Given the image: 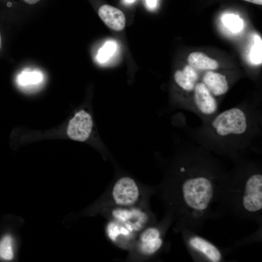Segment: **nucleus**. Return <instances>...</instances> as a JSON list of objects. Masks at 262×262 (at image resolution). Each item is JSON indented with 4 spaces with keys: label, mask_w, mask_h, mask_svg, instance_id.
<instances>
[{
    "label": "nucleus",
    "mask_w": 262,
    "mask_h": 262,
    "mask_svg": "<svg viewBox=\"0 0 262 262\" xmlns=\"http://www.w3.org/2000/svg\"><path fill=\"white\" fill-rule=\"evenodd\" d=\"M21 240L17 233L8 232L0 238V260L6 262L17 259Z\"/></svg>",
    "instance_id": "9d476101"
},
{
    "label": "nucleus",
    "mask_w": 262,
    "mask_h": 262,
    "mask_svg": "<svg viewBox=\"0 0 262 262\" xmlns=\"http://www.w3.org/2000/svg\"><path fill=\"white\" fill-rule=\"evenodd\" d=\"M125 0L126 2H129V3H132L134 1V0Z\"/></svg>",
    "instance_id": "5701e85b"
},
{
    "label": "nucleus",
    "mask_w": 262,
    "mask_h": 262,
    "mask_svg": "<svg viewBox=\"0 0 262 262\" xmlns=\"http://www.w3.org/2000/svg\"><path fill=\"white\" fill-rule=\"evenodd\" d=\"M174 79L177 84L187 91L194 90L198 79L197 70L190 66H186L182 70H177L174 74Z\"/></svg>",
    "instance_id": "ddd939ff"
},
{
    "label": "nucleus",
    "mask_w": 262,
    "mask_h": 262,
    "mask_svg": "<svg viewBox=\"0 0 262 262\" xmlns=\"http://www.w3.org/2000/svg\"><path fill=\"white\" fill-rule=\"evenodd\" d=\"M226 214L262 226V174L256 165L240 164L233 172L226 174L217 216Z\"/></svg>",
    "instance_id": "f03ea898"
},
{
    "label": "nucleus",
    "mask_w": 262,
    "mask_h": 262,
    "mask_svg": "<svg viewBox=\"0 0 262 262\" xmlns=\"http://www.w3.org/2000/svg\"><path fill=\"white\" fill-rule=\"evenodd\" d=\"M25 2L29 4H34L38 2L40 0H23Z\"/></svg>",
    "instance_id": "4be33fe9"
},
{
    "label": "nucleus",
    "mask_w": 262,
    "mask_h": 262,
    "mask_svg": "<svg viewBox=\"0 0 262 262\" xmlns=\"http://www.w3.org/2000/svg\"><path fill=\"white\" fill-rule=\"evenodd\" d=\"M98 14L110 29L119 31L125 28L126 18L124 13L119 9L109 5H103L99 8Z\"/></svg>",
    "instance_id": "9b49d317"
},
{
    "label": "nucleus",
    "mask_w": 262,
    "mask_h": 262,
    "mask_svg": "<svg viewBox=\"0 0 262 262\" xmlns=\"http://www.w3.org/2000/svg\"><path fill=\"white\" fill-rule=\"evenodd\" d=\"M139 196L137 184L134 180L129 177H123L118 179L112 189V198L118 206L133 205L138 201Z\"/></svg>",
    "instance_id": "423d86ee"
},
{
    "label": "nucleus",
    "mask_w": 262,
    "mask_h": 262,
    "mask_svg": "<svg viewBox=\"0 0 262 262\" xmlns=\"http://www.w3.org/2000/svg\"><path fill=\"white\" fill-rule=\"evenodd\" d=\"M41 75L37 72H24L18 77V81L22 85L36 84L41 80Z\"/></svg>",
    "instance_id": "f3484780"
},
{
    "label": "nucleus",
    "mask_w": 262,
    "mask_h": 262,
    "mask_svg": "<svg viewBox=\"0 0 262 262\" xmlns=\"http://www.w3.org/2000/svg\"><path fill=\"white\" fill-rule=\"evenodd\" d=\"M250 58L254 64H260L262 62V41L259 36L255 37V43L251 49Z\"/></svg>",
    "instance_id": "6ab92c4d"
},
{
    "label": "nucleus",
    "mask_w": 262,
    "mask_h": 262,
    "mask_svg": "<svg viewBox=\"0 0 262 262\" xmlns=\"http://www.w3.org/2000/svg\"><path fill=\"white\" fill-rule=\"evenodd\" d=\"M183 243L190 256L195 262L225 261L222 251L210 241L190 229H180Z\"/></svg>",
    "instance_id": "7ed1b4c3"
},
{
    "label": "nucleus",
    "mask_w": 262,
    "mask_h": 262,
    "mask_svg": "<svg viewBox=\"0 0 262 262\" xmlns=\"http://www.w3.org/2000/svg\"><path fill=\"white\" fill-rule=\"evenodd\" d=\"M147 4L150 7H153L155 6L157 0H146Z\"/></svg>",
    "instance_id": "aec40b11"
},
{
    "label": "nucleus",
    "mask_w": 262,
    "mask_h": 262,
    "mask_svg": "<svg viewBox=\"0 0 262 262\" xmlns=\"http://www.w3.org/2000/svg\"><path fill=\"white\" fill-rule=\"evenodd\" d=\"M115 49L116 45L114 42H107L98 52V61L101 63L106 62L114 54Z\"/></svg>",
    "instance_id": "dca6fc26"
},
{
    "label": "nucleus",
    "mask_w": 262,
    "mask_h": 262,
    "mask_svg": "<svg viewBox=\"0 0 262 262\" xmlns=\"http://www.w3.org/2000/svg\"><path fill=\"white\" fill-rule=\"evenodd\" d=\"M189 65L198 70H213L216 69L219 64L215 60L200 52H194L188 57Z\"/></svg>",
    "instance_id": "4468645a"
},
{
    "label": "nucleus",
    "mask_w": 262,
    "mask_h": 262,
    "mask_svg": "<svg viewBox=\"0 0 262 262\" xmlns=\"http://www.w3.org/2000/svg\"><path fill=\"white\" fill-rule=\"evenodd\" d=\"M194 92V101L199 112L206 115H213L217 111L218 103L214 96L202 82H197Z\"/></svg>",
    "instance_id": "1a4fd4ad"
},
{
    "label": "nucleus",
    "mask_w": 262,
    "mask_h": 262,
    "mask_svg": "<svg viewBox=\"0 0 262 262\" xmlns=\"http://www.w3.org/2000/svg\"><path fill=\"white\" fill-rule=\"evenodd\" d=\"M92 126L91 116L84 110H81L69 121L67 134L72 140L82 142L89 137Z\"/></svg>",
    "instance_id": "6e6552de"
},
{
    "label": "nucleus",
    "mask_w": 262,
    "mask_h": 262,
    "mask_svg": "<svg viewBox=\"0 0 262 262\" xmlns=\"http://www.w3.org/2000/svg\"><path fill=\"white\" fill-rule=\"evenodd\" d=\"M212 126L220 136L239 135L246 131L248 121L245 113L240 108L234 107L216 116L212 122Z\"/></svg>",
    "instance_id": "20e7f679"
},
{
    "label": "nucleus",
    "mask_w": 262,
    "mask_h": 262,
    "mask_svg": "<svg viewBox=\"0 0 262 262\" xmlns=\"http://www.w3.org/2000/svg\"><path fill=\"white\" fill-rule=\"evenodd\" d=\"M106 231L108 238L115 243L130 239L134 234L123 224L113 219L108 223Z\"/></svg>",
    "instance_id": "2eb2a0df"
},
{
    "label": "nucleus",
    "mask_w": 262,
    "mask_h": 262,
    "mask_svg": "<svg viewBox=\"0 0 262 262\" xmlns=\"http://www.w3.org/2000/svg\"><path fill=\"white\" fill-rule=\"evenodd\" d=\"M245 1L249 2L252 3L258 4V5H262V0H244Z\"/></svg>",
    "instance_id": "412c9836"
},
{
    "label": "nucleus",
    "mask_w": 262,
    "mask_h": 262,
    "mask_svg": "<svg viewBox=\"0 0 262 262\" xmlns=\"http://www.w3.org/2000/svg\"><path fill=\"white\" fill-rule=\"evenodd\" d=\"M164 229L160 226H151L144 229L139 238V249L143 254L152 256L162 248Z\"/></svg>",
    "instance_id": "0eeeda50"
},
{
    "label": "nucleus",
    "mask_w": 262,
    "mask_h": 262,
    "mask_svg": "<svg viewBox=\"0 0 262 262\" xmlns=\"http://www.w3.org/2000/svg\"><path fill=\"white\" fill-rule=\"evenodd\" d=\"M111 215L112 219L123 224L133 234L143 230L150 220L147 212L131 206L116 207L112 210Z\"/></svg>",
    "instance_id": "39448f33"
},
{
    "label": "nucleus",
    "mask_w": 262,
    "mask_h": 262,
    "mask_svg": "<svg viewBox=\"0 0 262 262\" xmlns=\"http://www.w3.org/2000/svg\"><path fill=\"white\" fill-rule=\"evenodd\" d=\"M223 22L229 29L233 32H238L242 27V20L237 16L228 15L223 18Z\"/></svg>",
    "instance_id": "a211bd4d"
},
{
    "label": "nucleus",
    "mask_w": 262,
    "mask_h": 262,
    "mask_svg": "<svg viewBox=\"0 0 262 262\" xmlns=\"http://www.w3.org/2000/svg\"><path fill=\"white\" fill-rule=\"evenodd\" d=\"M202 82L212 94L216 97L224 95L229 90V84L226 76L212 70H208L204 74Z\"/></svg>",
    "instance_id": "f8f14e48"
},
{
    "label": "nucleus",
    "mask_w": 262,
    "mask_h": 262,
    "mask_svg": "<svg viewBox=\"0 0 262 262\" xmlns=\"http://www.w3.org/2000/svg\"><path fill=\"white\" fill-rule=\"evenodd\" d=\"M226 173L212 158L187 153L177 172L162 185L168 216L176 221V229L198 233L206 221L217 218V211Z\"/></svg>",
    "instance_id": "f257e3e1"
},
{
    "label": "nucleus",
    "mask_w": 262,
    "mask_h": 262,
    "mask_svg": "<svg viewBox=\"0 0 262 262\" xmlns=\"http://www.w3.org/2000/svg\"><path fill=\"white\" fill-rule=\"evenodd\" d=\"M1 34L0 33V49L1 48Z\"/></svg>",
    "instance_id": "b1692460"
}]
</instances>
